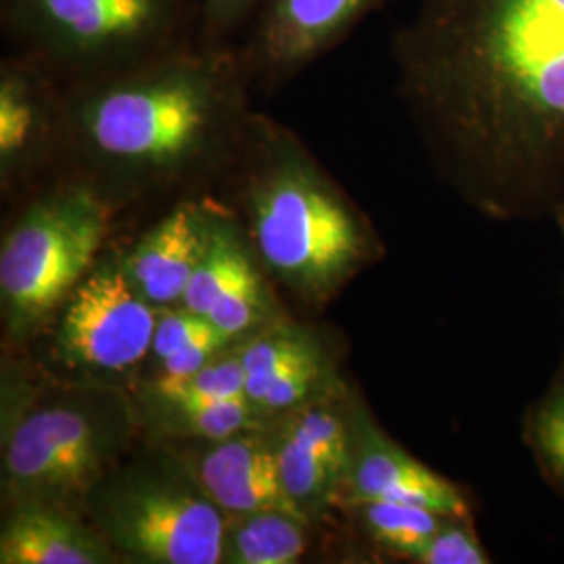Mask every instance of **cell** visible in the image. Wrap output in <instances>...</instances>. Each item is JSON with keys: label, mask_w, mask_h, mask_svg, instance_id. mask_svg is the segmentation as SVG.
I'll use <instances>...</instances> for the list:
<instances>
[{"label": "cell", "mask_w": 564, "mask_h": 564, "mask_svg": "<svg viewBox=\"0 0 564 564\" xmlns=\"http://www.w3.org/2000/svg\"><path fill=\"white\" fill-rule=\"evenodd\" d=\"M391 57L464 202L502 223L552 216L564 199V0H421Z\"/></svg>", "instance_id": "cell-1"}, {"label": "cell", "mask_w": 564, "mask_h": 564, "mask_svg": "<svg viewBox=\"0 0 564 564\" xmlns=\"http://www.w3.org/2000/svg\"><path fill=\"white\" fill-rule=\"evenodd\" d=\"M249 88L235 48L203 44L67 84L69 158L105 188L197 178L239 162Z\"/></svg>", "instance_id": "cell-2"}, {"label": "cell", "mask_w": 564, "mask_h": 564, "mask_svg": "<svg viewBox=\"0 0 564 564\" xmlns=\"http://www.w3.org/2000/svg\"><path fill=\"white\" fill-rule=\"evenodd\" d=\"M242 197L265 263L307 297H326L370 256L360 216L297 139L253 116L239 155Z\"/></svg>", "instance_id": "cell-3"}, {"label": "cell", "mask_w": 564, "mask_h": 564, "mask_svg": "<svg viewBox=\"0 0 564 564\" xmlns=\"http://www.w3.org/2000/svg\"><path fill=\"white\" fill-rule=\"evenodd\" d=\"M9 53L67 84L202 44L199 0H0Z\"/></svg>", "instance_id": "cell-4"}, {"label": "cell", "mask_w": 564, "mask_h": 564, "mask_svg": "<svg viewBox=\"0 0 564 564\" xmlns=\"http://www.w3.org/2000/svg\"><path fill=\"white\" fill-rule=\"evenodd\" d=\"M80 172L30 203L2 242L0 295L13 330L48 314L80 281L101 245L109 199L101 182Z\"/></svg>", "instance_id": "cell-5"}, {"label": "cell", "mask_w": 564, "mask_h": 564, "mask_svg": "<svg viewBox=\"0 0 564 564\" xmlns=\"http://www.w3.org/2000/svg\"><path fill=\"white\" fill-rule=\"evenodd\" d=\"M128 435L109 402H61L21 421L4 449V479L23 502H59L99 481Z\"/></svg>", "instance_id": "cell-6"}, {"label": "cell", "mask_w": 564, "mask_h": 564, "mask_svg": "<svg viewBox=\"0 0 564 564\" xmlns=\"http://www.w3.org/2000/svg\"><path fill=\"white\" fill-rule=\"evenodd\" d=\"M99 519L111 542L142 563H223L220 508L172 475L142 473L113 485Z\"/></svg>", "instance_id": "cell-7"}, {"label": "cell", "mask_w": 564, "mask_h": 564, "mask_svg": "<svg viewBox=\"0 0 564 564\" xmlns=\"http://www.w3.org/2000/svg\"><path fill=\"white\" fill-rule=\"evenodd\" d=\"M158 321V310L123 265L105 263L67 302L57 333L61 356L88 370L123 372L151 351Z\"/></svg>", "instance_id": "cell-8"}, {"label": "cell", "mask_w": 564, "mask_h": 564, "mask_svg": "<svg viewBox=\"0 0 564 564\" xmlns=\"http://www.w3.org/2000/svg\"><path fill=\"white\" fill-rule=\"evenodd\" d=\"M384 0H265L235 46L251 86H279L333 53Z\"/></svg>", "instance_id": "cell-9"}, {"label": "cell", "mask_w": 564, "mask_h": 564, "mask_svg": "<svg viewBox=\"0 0 564 564\" xmlns=\"http://www.w3.org/2000/svg\"><path fill=\"white\" fill-rule=\"evenodd\" d=\"M57 153L69 155L67 82L32 57L4 53L0 61V172L28 178Z\"/></svg>", "instance_id": "cell-10"}, {"label": "cell", "mask_w": 564, "mask_h": 564, "mask_svg": "<svg viewBox=\"0 0 564 564\" xmlns=\"http://www.w3.org/2000/svg\"><path fill=\"white\" fill-rule=\"evenodd\" d=\"M335 400L300 403L274 437L272 447L282 485L305 514L330 505L347 484L351 460V408Z\"/></svg>", "instance_id": "cell-11"}, {"label": "cell", "mask_w": 564, "mask_h": 564, "mask_svg": "<svg viewBox=\"0 0 564 564\" xmlns=\"http://www.w3.org/2000/svg\"><path fill=\"white\" fill-rule=\"evenodd\" d=\"M345 485L351 502L383 500L423 506L444 517H470L463 489L389 440L362 403L351 405V460Z\"/></svg>", "instance_id": "cell-12"}, {"label": "cell", "mask_w": 564, "mask_h": 564, "mask_svg": "<svg viewBox=\"0 0 564 564\" xmlns=\"http://www.w3.org/2000/svg\"><path fill=\"white\" fill-rule=\"evenodd\" d=\"M212 228L199 203H181L130 251L123 262L128 279L153 305L182 302Z\"/></svg>", "instance_id": "cell-13"}, {"label": "cell", "mask_w": 564, "mask_h": 564, "mask_svg": "<svg viewBox=\"0 0 564 564\" xmlns=\"http://www.w3.org/2000/svg\"><path fill=\"white\" fill-rule=\"evenodd\" d=\"M197 475L203 491L230 514L281 510L305 521L282 485L279 460L268 442L239 435L216 442L203 456Z\"/></svg>", "instance_id": "cell-14"}, {"label": "cell", "mask_w": 564, "mask_h": 564, "mask_svg": "<svg viewBox=\"0 0 564 564\" xmlns=\"http://www.w3.org/2000/svg\"><path fill=\"white\" fill-rule=\"evenodd\" d=\"M109 547L57 506L23 502L0 535L2 564H101Z\"/></svg>", "instance_id": "cell-15"}, {"label": "cell", "mask_w": 564, "mask_h": 564, "mask_svg": "<svg viewBox=\"0 0 564 564\" xmlns=\"http://www.w3.org/2000/svg\"><path fill=\"white\" fill-rule=\"evenodd\" d=\"M237 523L224 527L223 561L232 564L297 563L305 552V533L295 514L263 510L235 514Z\"/></svg>", "instance_id": "cell-16"}, {"label": "cell", "mask_w": 564, "mask_h": 564, "mask_svg": "<svg viewBox=\"0 0 564 564\" xmlns=\"http://www.w3.org/2000/svg\"><path fill=\"white\" fill-rule=\"evenodd\" d=\"M356 506L364 529L370 540L387 554L408 558L416 563L421 550L429 538L444 524V514H437L423 506L383 502V500H366L351 502Z\"/></svg>", "instance_id": "cell-17"}, {"label": "cell", "mask_w": 564, "mask_h": 564, "mask_svg": "<svg viewBox=\"0 0 564 564\" xmlns=\"http://www.w3.org/2000/svg\"><path fill=\"white\" fill-rule=\"evenodd\" d=\"M523 440L545 481L564 496V356L544 393L527 408Z\"/></svg>", "instance_id": "cell-18"}, {"label": "cell", "mask_w": 564, "mask_h": 564, "mask_svg": "<svg viewBox=\"0 0 564 564\" xmlns=\"http://www.w3.org/2000/svg\"><path fill=\"white\" fill-rule=\"evenodd\" d=\"M316 356H321L316 345L307 337L291 330H274L245 345L241 358L247 375V400L256 408L265 391L291 366Z\"/></svg>", "instance_id": "cell-19"}, {"label": "cell", "mask_w": 564, "mask_h": 564, "mask_svg": "<svg viewBox=\"0 0 564 564\" xmlns=\"http://www.w3.org/2000/svg\"><path fill=\"white\" fill-rule=\"evenodd\" d=\"M163 402H193V400H223V398H247V375L241 354L223 360L205 364L191 377L184 379H160L155 384Z\"/></svg>", "instance_id": "cell-20"}, {"label": "cell", "mask_w": 564, "mask_h": 564, "mask_svg": "<svg viewBox=\"0 0 564 564\" xmlns=\"http://www.w3.org/2000/svg\"><path fill=\"white\" fill-rule=\"evenodd\" d=\"M176 412L181 423L195 437L209 442H224L239 435L253 419V403L245 395L223 400H193V402L167 403Z\"/></svg>", "instance_id": "cell-21"}, {"label": "cell", "mask_w": 564, "mask_h": 564, "mask_svg": "<svg viewBox=\"0 0 564 564\" xmlns=\"http://www.w3.org/2000/svg\"><path fill=\"white\" fill-rule=\"evenodd\" d=\"M263 310L262 284L251 262H247L209 307L205 318L228 339H235L262 318Z\"/></svg>", "instance_id": "cell-22"}, {"label": "cell", "mask_w": 564, "mask_h": 564, "mask_svg": "<svg viewBox=\"0 0 564 564\" xmlns=\"http://www.w3.org/2000/svg\"><path fill=\"white\" fill-rule=\"evenodd\" d=\"M416 563L421 564H487L491 563L470 517H449L429 538Z\"/></svg>", "instance_id": "cell-23"}, {"label": "cell", "mask_w": 564, "mask_h": 564, "mask_svg": "<svg viewBox=\"0 0 564 564\" xmlns=\"http://www.w3.org/2000/svg\"><path fill=\"white\" fill-rule=\"evenodd\" d=\"M265 0H199L202 44L235 48Z\"/></svg>", "instance_id": "cell-24"}, {"label": "cell", "mask_w": 564, "mask_h": 564, "mask_svg": "<svg viewBox=\"0 0 564 564\" xmlns=\"http://www.w3.org/2000/svg\"><path fill=\"white\" fill-rule=\"evenodd\" d=\"M321 375H323L321 356L291 366L265 391V395L256 405V410H260L263 414H281V412H289V410L297 408L316 389V384L321 381Z\"/></svg>", "instance_id": "cell-25"}, {"label": "cell", "mask_w": 564, "mask_h": 564, "mask_svg": "<svg viewBox=\"0 0 564 564\" xmlns=\"http://www.w3.org/2000/svg\"><path fill=\"white\" fill-rule=\"evenodd\" d=\"M214 324L209 323L205 316H199L186 307H182L178 312H165L155 326L151 351L163 362L174 354H178L186 345L199 339Z\"/></svg>", "instance_id": "cell-26"}, {"label": "cell", "mask_w": 564, "mask_h": 564, "mask_svg": "<svg viewBox=\"0 0 564 564\" xmlns=\"http://www.w3.org/2000/svg\"><path fill=\"white\" fill-rule=\"evenodd\" d=\"M230 341L226 335H223L216 326H212L207 333H203L199 339L186 345L178 354H174L172 358L163 360V372L160 379H184L195 375L197 370H202L203 366L212 362L216 358V354L223 349L226 343Z\"/></svg>", "instance_id": "cell-27"}, {"label": "cell", "mask_w": 564, "mask_h": 564, "mask_svg": "<svg viewBox=\"0 0 564 564\" xmlns=\"http://www.w3.org/2000/svg\"><path fill=\"white\" fill-rule=\"evenodd\" d=\"M550 218L556 223V226H558V230H561V235H563L564 239V199L556 205V209L552 212V216H550Z\"/></svg>", "instance_id": "cell-28"}]
</instances>
